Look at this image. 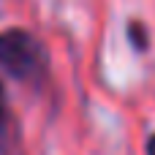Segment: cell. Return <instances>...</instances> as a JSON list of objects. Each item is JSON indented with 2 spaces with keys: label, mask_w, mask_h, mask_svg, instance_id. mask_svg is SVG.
Wrapping results in <instances>:
<instances>
[{
  "label": "cell",
  "mask_w": 155,
  "mask_h": 155,
  "mask_svg": "<svg viewBox=\"0 0 155 155\" xmlns=\"http://www.w3.org/2000/svg\"><path fill=\"white\" fill-rule=\"evenodd\" d=\"M128 35H131V41L136 44V49H147V33H144V27H142L139 22H131Z\"/></svg>",
  "instance_id": "obj_3"
},
{
  "label": "cell",
  "mask_w": 155,
  "mask_h": 155,
  "mask_svg": "<svg viewBox=\"0 0 155 155\" xmlns=\"http://www.w3.org/2000/svg\"><path fill=\"white\" fill-rule=\"evenodd\" d=\"M16 139H19V125H16V117L8 106V95H5V87L0 82V155H8L16 147Z\"/></svg>",
  "instance_id": "obj_2"
},
{
  "label": "cell",
  "mask_w": 155,
  "mask_h": 155,
  "mask_svg": "<svg viewBox=\"0 0 155 155\" xmlns=\"http://www.w3.org/2000/svg\"><path fill=\"white\" fill-rule=\"evenodd\" d=\"M147 155H155V134L147 139Z\"/></svg>",
  "instance_id": "obj_4"
},
{
  "label": "cell",
  "mask_w": 155,
  "mask_h": 155,
  "mask_svg": "<svg viewBox=\"0 0 155 155\" xmlns=\"http://www.w3.org/2000/svg\"><path fill=\"white\" fill-rule=\"evenodd\" d=\"M0 68L19 82H38L46 76L49 57L44 44L33 33L8 27L0 33Z\"/></svg>",
  "instance_id": "obj_1"
}]
</instances>
